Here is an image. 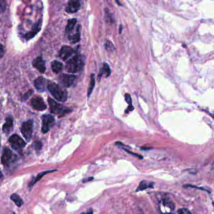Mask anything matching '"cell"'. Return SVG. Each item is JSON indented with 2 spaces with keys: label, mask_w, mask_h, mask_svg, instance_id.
<instances>
[{
  "label": "cell",
  "mask_w": 214,
  "mask_h": 214,
  "mask_svg": "<svg viewBox=\"0 0 214 214\" xmlns=\"http://www.w3.org/2000/svg\"><path fill=\"white\" fill-rule=\"evenodd\" d=\"M33 129V121L32 120H29L22 124L21 127V132L25 137L27 142H30L32 138Z\"/></svg>",
  "instance_id": "obj_4"
},
{
  "label": "cell",
  "mask_w": 214,
  "mask_h": 214,
  "mask_svg": "<svg viewBox=\"0 0 214 214\" xmlns=\"http://www.w3.org/2000/svg\"><path fill=\"white\" fill-rule=\"evenodd\" d=\"M33 66L36 68V69L39 71L40 73H43L46 71V66H45V62L43 60L41 57H39L35 59L33 61L32 63Z\"/></svg>",
  "instance_id": "obj_13"
},
{
  "label": "cell",
  "mask_w": 214,
  "mask_h": 214,
  "mask_svg": "<svg viewBox=\"0 0 214 214\" xmlns=\"http://www.w3.org/2000/svg\"><path fill=\"white\" fill-rule=\"evenodd\" d=\"M95 84V74H91V78H90V85H89V88L88 89V96L90 97L91 93L93 90Z\"/></svg>",
  "instance_id": "obj_24"
},
{
  "label": "cell",
  "mask_w": 214,
  "mask_h": 214,
  "mask_svg": "<svg viewBox=\"0 0 214 214\" xmlns=\"http://www.w3.org/2000/svg\"><path fill=\"white\" fill-rule=\"evenodd\" d=\"M63 65L62 63H61L58 61H53L51 63V69L53 72L55 73H59L63 70Z\"/></svg>",
  "instance_id": "obj_19"
},
{
  "label": "cell",
  "mask_w": 214,
  "mask_h": 214,
  "mask_svg": "<svg viewBox=\"0 0 214 214\" xmlns=\"http://www.w3.org/2000/svg\"><path fill=\"white\" fill-rule=\"evenodd\" d=\"M75 53V51L73 48L68 46H64L60 50V57L63 60L66 61L70 58Z\"/></svg>",
  "instance_id": "obj_11"
},
{
  "label": "cell",
  "mask_w": 214,
  "mask_h": 214,
  "mask_svg": "<svg viewBox=\"0 0 214 214\" xmlns=\"http://www.w3.org/2000/svg\"><path fill=\"white\" fill-rule=\"evenodd\" d=\"M125 99L126 102L128 104V109L125 110V113H128V112L130 111H132L134 110L133 106L132 105V98H131V96L130 95V94L128 93H126L125 95Z\"/></svg>",
  "instance_id": "obj_23"
},
{
  "label": "cell",
  "mask_w": 214,
  "mask_h": 214,
  "mask_svg": "<svg viewBox=\"0 0 214 214\" xmlns=\"http://www.w3.org/2000/svg\"><path fill=\"white\" fill-rule=\"evenodd\" d=\"M183 188H197V189H198V190H202V191H205V192H207V193L209 194H210L211 192L210 190H209L208 189H206L205 188H203V187H197V186H195V185H190V184H185V185H183Z\"/></svg>",
  "instance_id": "obj_26"
},
{
  "label": "cell",
  "mask_w": 214,
  "mask_h": 214,
  "mask_svg": "<svg viewBox=\"0 0 214 214\" xmlns=\"http://www.w3.org/2000/svg\"><path fill=\"white\" fill-rule=\"evenodd\" d=\"M13 214H16V213H13Z\"/></svg>",
  "instance_id": "obj_39"
},
{
  "label": "cell",
  "mask_w": 214,
  "mask_h": 214,
  "mask_svg": "<svg viewBox=\"0 0 214 214\" xmlns=\"http://www.w3.org/2000/svg\"><path fill=\"white\" fill-rule=\"evenodd\" d=\"M105 49L109 51H113L115 50L114 44L110 41H107L105 43Z\"/></svg>",
  "instance_id": "obj_27"
},
{
  "label": "cell",
  "mask_w": 214,
  "mask_h": 214,
  "mask_svg": "<svg viewBox=\"0 0 214 214\" xmlns=\"http://www.w3.org/2000/svg\"><path fill=\"white\" fill-rule=\"evenodd\" d=\"M11 200L14 202V203L16 204L18 207H20L22 206V205L23 204V201L22 198L17 194H13L10 196Z\"/></svg>",
  "instance_id": "obj_22"
},
{
  "label": "cell",
  "mask_w": 214,
  "mask_h": 214,
  "mask_svg": "<svg viewBox=\"0 0 214 214\" xmlns=\"http://www.w3.org/2000/svg\"><path fill=\"white\" fill-rule=\"evenodd\" d=\"M0 145H1V142H0Z\"/></svg>",
  "instance_id": "obj_38"
},
{
  "label": "cell",
  "mask_w": 214,
  "mask_h": 214,
  "mask_svg": "<svg viewBox=\"0 0 214 214\" xmlns=\"http://www.w3.org/2000/svg\"><path fill=\"white\" fill-rule=\"evenodd\" d=\"M9 142L13 149L20 151L26 146V143L22 138L17 134L12 135L9 139Z\"/></svg>",
  "instance_id": "obj_6"
},
{
  "label": "cell",
  "mask_w": 214,
  "mask_h": 214,
  "mask_svg": "<svg viewBox=\"0 0 214 214\" xmlns=\"http://www.w3.org/2000/svg\"><path fill=\"white\" fill-rule=\"evenodd\" d=\"M48 101L50 107L51 112L56 115H59L60 117L65 115V114L70 112L72 110V109L65 108L63 106L56 102L54 100H53L52 98H48Z\"/></svg>",
  "instance_id": "obj_3"
},
{
  "label": "cell",
  "mask_w": 214,
  "mask_h": 214,
  "mask_svg": "<svg viewBox=\"0 0 214 214\" xmlns=\"http://www.w3.org/2000/svg\"><path fill=\"white\" fill-rule=\"evenodd\" d=\"M80 26L78 25L76 28V32L73 34H71L68 36V40H69L72 43H78L80 40Z\"/></svg>",
  "instance_id": "obj_15"
},
{
  "label": "cell",
  "mask_w": 214,
  "mask_h": 214,
  "mask_svg": "<svg viewBox=\"0 0 214 214\" xmlns=\"http://www.w3.org/2000/svg\"><path fill=\"white\" fill-rule=\"evenodd\" d=\"M32 94H33V90H30V91H28V92L26 93H25L24 95V96H23V100H26V99H28Z\"/></svg>",
  "instance_id": "obj_31"
},
{
  "label": "cell",
  "mask_w": 214,
  "mask_h": 214,
  "mask_svg": "<svg viewBox=\"0 0 214 214\" xmlns=\"http://www.w3.org/2000/svg\"><path fill=\"white\" fill-rule=\"evenodd\" d=\"M13 119L11 117H8L6 118L5 124L3 126V131L4 133L8 134L13 128Z\"/></svg>",
  "instance_id": "obj_16"
},
{
  "label": "cell",
  "mask_w": 214,
  "mask_h": 214,
  "mask_svg": "<svg viewBox=\"0 0 214 214\" xmlns=\"http://www.w3.org/2000/svg\"><path fill=\"white\" fill-rule=\"evenodd\" d=\"M77 23V20L75 18L70 19L68 21L67 25L65 28V34L68 35V36L70 35L74 29V28Z\"/></svg>",
  "instance_id": "obj_17"
},
{
  "label": "cell",
  "mask_w": 214,
  "mask_h": 214,
  "mask_svg": "<svg viewBox=\"0 0 214 214\" xmlns=\"http://www.w3.org/2000/svg\"><path fill=\"white\" fill-rule=\"evenodd\" d=\"M55 124V118L51 115H44L42 116V127L41 132L47 133L50 128Z\"/></svg>",
  "instance_id": "obj_7"
},
{
  "label": "cell",
  "mask_w": 214,
  "mask_h": 214,
  "mask_svg": "<svg viewBox=\"0 0 214 214\" xmlns=\"http://www.w3.org/2000/svg\"><path fill=\"white\" fill-rule=\"evenodd\" d=\"M103 74L106 75V77H108V76H109L110 75V74H111V70H110V66L107 63H104L103 64V67L102 68V70H100V73L98 75V78H99L98 80H99V81L100 80V78H102V76Z\"/></svg>",
  "instance_id": "obj_21"
},
{
  "label": "cell",
  "mask_w": 214,
  "mask_h": 214,
  "mask_svg": "<svg viewBox=\"0 0 214 214\" xmlns=\"http://www.w3.org/2000/svg\"><path fill=\"white\" fill-rule=\"evenodd\" d=\"M125 150L127 151V152H128V154H132V155H134V156H135V157H139V158H143V157L142 156H141L140 155H139V154H134V153H133V152H132V151H128V150H126V149H125Z\"/></svg>",
  "instance_id": "obj_33"
},
{
  "label": "cell",
  "mask_w": 214,
  "mask_h": 214,
  "mask_svg": "<svg viewBox=\"0 0 214 214\" xmlns=\"http://www.w3.org/2000/svg\"><path fill=\"white\" fill-rule=\"evenodd\" d=\"M7 6V3L6 0H0V13H3Z\"/></svg>",
  "instance_id": "obj_28"
},
{
  "label": "cell",
  "mask_w": 214,
  "mask_h": 214,
  "mask_svg": "<svg viewBox=\"0 0 214 214\" xmlns=\"http://www.w3.org/2000/svg\"><path fill=\"white\" fill-rule=\"evenodd\" d=\"M154 182H147L146 180L142 181L139 183V187L136 188V192H140V191H143V190H145V189L153 188L154 187Z\"/></svg>",
  "instance_id": "obj_18"
},
{
  "label": "cell",
  "mask_w": 214,
  "mask_h": 214,
  "mask_svg": "<svg viewBox=\"0 0 214 214\" xmlns=\"http://www.w3.org/2000/svg\"><path fill=\"white\" fill-rule=\"evenodd\" d=\"M76 76L73 75L63 73L59 76V82L64 87H70L75 81Z\"/></svg>",
  "instance_id": "obj_8"
},
{
  "label": "cell",
  "mask_w": 214,
  "mask_h": 214,
  "mask_svg": "<svg viewBox=\"0 0 214 214\" xmlns=\"http://www.w3.org/2000/svg\"><path fill=\"white\" fill-rule=\"evenodd\" d=\"M80 6V0H70L66 11L68 13H76L79 10Z\"/></svg>",
  "instance_id": "obj_12"
},
{
  "label": "cell",
  "mask_w": 214,
  "mask_h": 214,
  "mask_svg": "<svg viewBox=\"0 0 214 214\" xmlns=\"http://www.w3.org/2000/svg\"><path fill=\"white\" fill-rule=\"evenodd\" d=\"M80 214H86L85 212H83V213H80Z\"/></svg>",
  "instance_id": "obj_37"
},
{
  "label": "cell",
  "mask_w": 214,
  "mask_h": 214,
  "mask_svg": "<svg viewBox=\"0 0 214 214\" xmlns=\"http://www.w3.org/2000/svg\"><path fill=\"white\" fill-rule=\"evenodd\" d=\"M122 28H123V26H122V25H120V27H119V33H120V34L121 32Z\"/></svg>",
  "instance_id": "obj_34"
},
{
  "label": "cell",
  "mask_w": 214,
  "mask_h": 214,
  "mask_svg": "<svg viewBox=\"0 0 214 214\" xmlns=\"http://www.w3.org/2000/svg\"><path fill=\"white\" fill-rule=\"evenodd\" d=\"M4 54H5L4 47L1 43H0V60L2 58V57H3Z\"/></svg>",
  "instance_id": "obj_32"
},
{
  "label": "cell",
  "mask_w": 214,
  "mask_h": 214,
  "mask_svg": "<svg viewBox=\"0 0 214 214\" xmlns=\"http://www.w3.org/2000/svg\"><path fill=\"white\" fill-rule=\"evenodd\" d=\"M177 214H192V213H191V212L188 209L183 208L178 210Z\"/></svg>",
  "instance_id": "obj_29"
},
{
  "label": "cell",
  "mask_w": 214,
  "mask_h": 214,
  "mask_svg": "<svg viewBox=\"0 0 214 214\" xmlns=\"http://www.w3.org/2000/svg\"><path fill=\"white\" fill-rule=\"evenodd\" d=\"M17 156L8 148H5L2 155L1 160L2 164L6 167H10L17 160Z\"/></svg>",
  "instance_id": "obj_5"
},
{
  "label": "cell",
  "mask_w": 214,
  "mask_h": 214,
  "mask_svg": "<svg viewBox=\"0 0 214 214\" xmlns=\"http://www.w3.org/2000/svg\"><path fill=\"white\" fill-rule=\"evenodd\" d=\"M151 148L150 147H149V148H142V149H143V150H148V149H150Z\"/></svg>",
  "instance_id": "obj_35"
},
{
  "label": "cell",
  "mask_w": 214,
  "mask_h": 214,
  "mask_svg": "<svg viewBox=\"0 0 214 214\" xmlns=\"http://www.w3.org/2000/svg\"><path fill=\"white\" fill-rule=\"evenodd\" d=\"M41 26V20H40L33 26L32 31L28 33L25 35L26 39L27 40H31L32 38H33L38 32L40 31Z\"/></svg>",
  "instance_id": "obj_14"
},
{
  "label": "cell",
  "mask_w": 214,
  "mask_h": 214,
  "mask_svg": "<svg viewBox=\"0 0 214 214\" xmlns=\"http://www.w3.org/2000/svg\"><path fill=\"white\" fill-rule=\"evenodd\" d=\"M42 148V143L40 141H37L35 143V148L37 151H40Z\"/></svg>",
  "instance_id": "obj_30"
},
{
  "label": "cell",
  "mask_w": 214,
  "mask_h": 214,
  "mask_svg": "<svg viewBox=\"0 0 214 214\" xmlns=\"http://www.w3.org/2000/svg\"><path fill=\"white\" fill-rule=\"evenodd\" d=\"M31 104L33 108L38 111H43L47 109V105L44 103L43 100L39 96L33 98L31 101Z\"/></svg>",
  "instance_id": "obj_10"
},
{
  "label": "cell",
  "mask_w": 214,
  "mask_h": 214,
  "mask_svg": "<svg viewBox=\"0 0 214 214\" xmlns=\"http://www.w3.org/2000/svg\"><path fill=\"white\" fill-rule=\"evenodd\" d=\"M48 90L56 100L59 102H65L68 98L67 91L54 83H49Z\"/></svg>",
  "instance_id": "obj_1"
},
{
  "label": "cell",
  "mask_w": 214,
  "mask_h": 214,
  "mask_svg": "<svg viewBox=\"0 0 214 214\" xmlns=\"http://www.w3.org/2000/svg\"><path fill=\"white\" fill-rule=\"evenodd\" d=\"M84 62L79 55H76L66 62V70L70 73H75L80 72L83 68Z\"/></svg>",
  "instance_id": "obj_2"
},
{
  "label": "cell",
  "mask_w": 214,
  "mask_h": 214,
  "mask_svg": "<svg viewBox=\"0 0 214 214\" xmlns=\"http://www.w3.org/2000/svg\"><path fill=\"white\" fill-rule=\"evenodd\" d=\"M55 171H57V170H47V171H44V172H43L40 173L39 174H38V175H37V176L36 177V178H35L34 180H33L31 182H30V183H29V187H33V186L35 184V183H36V182H38V181L40 180H41V178L44 176V175H45L46 174H47V173H51V172H55Z\"/></svg>",
  "instance_id": "obj_20"
},
{
  "label": "cell",
  "mask_w": 214,
  "mask_h": 214,
  "mask_svg": "<svg viewBox=\"0 0 214 214\" xmlns=\"http://www.w3.org/2000/svg\"><path fill=\"white\" fill-rule=\"evenodd\" d=\"M2 176H3V175H2V172H0V179H1V178L2 177Z\"/></svg>",
  "instance_id": "obj_36"
},
{
  "label": "cell",
  "mask_w": 214,
  "mask_h": 214,
  "mask_svg": "<svg viewBox=\"0 0 214 214\" xmlns=\"http://www.w3.org/2000/svg\"><path fill=\"white\" fill-rule=\"evenodd\" d=\"M48 81L47 79L42 77V76H40V77L37 78L34 82V85L36 89L41 93L44 92L46 90V89L48 87Z\"/></svg>",
  "instance_id": "obj_9"
},
{
  "label": "cell",
  "mask_w": 214,
  "mask_h": 214,
  "mask_svg": "<svg viewBox=\"0 0 214 214\" xmlns=\"http://www.w3.org/2000/svg\"><path fill=\"white\" fill-rule=\"evenodd\" d=\"M163 205L165 207H169V209H170L171 210H174L175 209V204L173 203V202L172 201H171L169 198H164L162 201Z\"/></svg>",
  "instance_id": "obj_25"
}]
</instances>
